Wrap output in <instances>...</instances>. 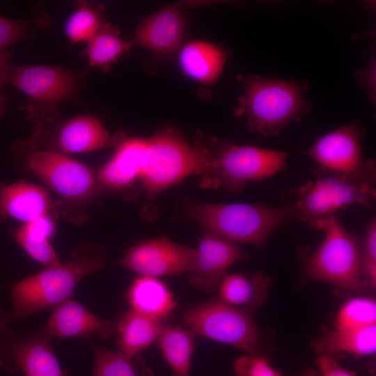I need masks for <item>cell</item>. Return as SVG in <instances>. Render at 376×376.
Returning a JSON list of instances; mask_svg holds the SVG:
<instances>
[{"instance_id": "obj_2", "label": "cell", "mask_w": 376, "mask_h": 376, "mask_svg": "<svg viewBox=\"0 0 376 376\" xmlns=\"http://www.w3.org/2000/svg\"><path fill=\"white\" fill-rule=\"evenodd\" d=\"M185 214L205 232L236 243L264 247L279 228L294 219L290 205L263 203H203L186 201Z\"/></svg>"}, {"instance_id": "obj_27", "label": "cell", "mask_w": 376, "mask_h": 376, "mask_svg": "<svg viewBox=\"0 0 376 376\" xmlns=\"http://www.w3.org/2000/svg\"><path fill=\"white\" fill-rule=\"evenodd\" d=\"M104 24L97 8L81 2L67 19L65 33L74 44L88 42Z\"/></svg>"}, {"instance_id": "obj_1", "label": "cell", "mask_w": 376, "mask_h": 376, "mask_svg": "<svg viewBox=\"0 0 376 376\" xmlns=\"http://www.w3.org/2000/svg\"><path fill=\"white\" fill-rule=\"evenodd\" d=\"M114 146L113 156L97 173V181L111 189L139 181L148 203L189 176L205 178L212 169L209 147L189 142L173 128L147 137L119 136Z\"/></svg>"}, {"instance_id": "obj_25", "label": "cell", "mask_w": 376, "mask_h": 376, "mask_svg": "<svg viewBox=\"0 0 376 376\" xmlns=\"http://www.w3.org/2000/svg\"><path fill=\"white\" fill-rule=\"evenodd\" d=\"M194 332L180 327L163 326L157 345L175 376H189Z\"/></svg>"}, {"instance_id": "obj_35", "label": "cell", "mask_w": 376, "mask_h": 376, "mask_svg": "<svg viewBox=\"0 0 376 376\" xmlns=\"http://www.w3.org/2000/svg\"><path fill=\"white\" fill-rule=\"evenodd\" d=\"M13 68L10 63V54L8 52L0 54V118L6 113L7 100L2 88L8 79Z\"/></svg>"}, {"instance_id": "obj_20", "label": "cell", "mask_w": 376, "mask_h": 376, "mask_svg": "<svg viewBox=\"0 0 376 376\" xmlns=\"http://www.w3.org/2000/svg\"><path fill=\"white\" fill-rule=\"evenodd\" d=\"M45 334L22 340L12 350L11 357L24 376H65Z\"/></svg>"}, {"instance_id": "obj_10", "label": "cell", "mask_w": 376, "mask_h": 376, "mask_svg": "<svg viewBox=\"0 0 376 376\" xmlns=\"http://www.w3.org/2000/svg\"><path fill=\"white\" fill-rule=\"evenodd\" d=\"M364 131L357 122L319 138L306 152L324 171L375 182L373 159L365 161L361 150Z\"/></svg>"}, {"instance_id": "obj_33", "label": "cell", "mask_w": 376, "mask_h": 376, "mask_svg": "<svg viewBox=\"0 0 376 376\" xmlns=\"http://www.w3.org/2000/svg\"><path fill=\"white\" fill-rule=\"evenodd\" d=\"M318 372L307 370L302 376H357L354 372L342 367L332 357L319 355L315 361Z\"/></svg>"}, {"instance_id": "obj_3", "label": "cell", "mask_w": 376, "mask_h": 376, "mask_svg": "<svg viewBox=\"0 0 376 376\" xmlns=\"http://www.w3.org/2000/svg\"><path fill=\"white\" fill-rule=\"evenodd\" d=\"M106 262L104 250L97 244H77L66 263L45 269L12 287V318L24 319L68 300L81 279L103 268Z\"/></svg>"}, {"instance_id": "obj_21", "label": "cell", "mask_w": 376, "mask_h": 376, "mask_svg": "<svg viewBox=\"0 0 376 376\" xmlns=\"http://www.w3.org/2000/svg\"><path fill=\"white\" fill-rule=\"evenodd\" d=\"M127 297L132 310L158 320L166 318L176 306L169 288L155 277L141 276L136 279Z\"/></svg>"}, {"instance_id": "obj_9", "label": "cell", "mask_w": 376, "mask_h": 376, "mask_svg": "<svg viewBox=\"0 0 376 376\" xmlns=\"http://www.w3.org/2000/svg\"><path fill=\"white\" fill-rule=\"evenodd\" d=\"M182 320L194 333L248 354H257L260 349L258 329L250 313L221 299L191 306L184 313Z\"/></svg>"}, {"instance_id": "obj_11", "label": "cell", "mask_w": 376, "mask_h": 376, "mask_svg": "<svg viewBox=\"0 0 376 376\" xmlns=\"http://www.w3.org/2000/svg\"><path fill=\"white\" fill-rule=\"evenodd\" d=\"M197 250L166 237H158L132 246L117 265L141 276H180L195 266Z\"/></svg>"}, {"instance_id": "obj_15", "label": "cell", "mask_w": 376, "mask_h": 376, "mask_svg": "<svg viewBox=\"0 0 376 376\" xmlns=\"http://www.w3.org/2000/svg\"><path fill=\"white\" fill-rule=\"evenodd\" d=\"M120 318H100L80 304L68 299L56 306L46 324L44 334L49 338L88 336L98 335L102 339L117 331Z\"/></svg>"}, {"instance_id": "obj_29", "label": "cell", "mask_w": 376, "mask_h": 376, "mask_svg": "<svg viewBox=\"0 0 376 376\" xmlns=\"http://www.w3.org/2000/svg\"><path fill=\"white\" fill-rule=\"evenodd\" d=\"M93 350V376H139L132 359L96 345Z\"/></svg>"}, {"instance_id": "obj_4", "label": "cell", "mask_w": 376, "mask_h": 376, "mask_svg": "<svg viewBox=\"0 0 376 376\" xmlns=\"http://www.w3.org/2000/svg\"><path fill=\"white\" fill-rule=\"evenodd\" d=\"M243 93L234 110L244 116L251 132L278 136L290 123L300 120L312 108L305 97L306 85L295 80L238 75Z\"/></svg>"}, {"instance_id": "obj_17", "label": "cell", "mask_w": 376, "mask_h": 376, "mask_svg": "<svg viewBox=\"0 0 376 376\" xmlns=\"http://www.w3.org/2000/svg\"><path fill=\"white\" fill-rule=\"evenodd\" d=\"M112 136L103 123L89 115L77 116L60 129L56 143L63 153H82L114 146Z\"/></svg>"}, {"instance_id": "obj_18", "label": "cell", "mask_w": 376, "mask_h": 376, "mask_svg": "<svg viewBox=\"0 0 376 376\" xmlns=\"http://www.w3.org/2000/svg\"><path fill=\"white\" fill-rule=\"evenodd\" d=\"M227 60L221 47L205 40H194L179 51V63L189 78L204 85H212L221 76Z\"/></svg>"}, {"instance_id": "obj_34", "label": "cell", "mask_w": 376, "mask_h": 376, "mask_svg": "<svg viewBox=\"0 0 376 376\" xmlns=\"http://www.w3.org/2000/svg\"><path fill=\"white\" fill-rule=\"evenodd\" d=\"M373 52L369 65L357 71L356 74V79L368 91L370 99L373 104H375V54Z\"/></svg>"}, {"instance_id": "obj_26", "label": "cell", "mask_w": 376, "mask_h": 376, "mask_svg": "<svg viewBox=\"0 0 376 376\" xmlns=\"http://www.w3.org/2000/svg\"><path fill=\"white\" fill-rule=\"evenodd\" d=\"M134 44L133 40L123 39L116 26L105 23L87 42L84 53L90 65L107 69L128 52Z\"/></svg>"}, {"instance_id": "obj_19", "label": "cell", "mask_w": 376, "mask_h": 376, "mask_svg": "<svg viewBox=\"0 0 376 376\" xmlns=\"http://www.w3.org/2000/svg\"><path fill=\"white\" fill-rule=\"evenodd\" d=\"M318 355L347 353L356 357L373 355L376 351V324L350 329H335L312 342Z\"/></svg>"}, {"instance_id": "obj_12", "label": "cell", "mask_w": 376, "mask_h": 376, "mask_svg": "<svg viewBox=\"0 0 376 376\" xmlns=\"http://www.w3.org/2000/svg\"><path fill=\"white\" fill-rule=\"evenodd\" d=\"M81 76L60 65H20L11 69L8 83L43 106L52 107L73 97Z\"/></svg>"}, {"instance_id": "obj_7", "label": "cell", "mask_w": 376, "mask_h": 376, "mask_svg": "<svg viewBox=\"0 0 376 376\" xmlns=\"http://www.w3.org/2000/svg\"><path fill=\"white\" fill-rule=\"evenodd\" d=\"M317 229L324 231L322 242L304 265L306 279L331 283L341 289L359 291L365 288L361 247L333 215Z\"/></svg>"}, {"instance_id": "obj_5", "label": "cell", "mask_w": 376, "mask_h": 376, "mask_svg": "<svg viewBox=\"0 0 376 376\" xmlns=\"http://www.w3.org/2000/svg\"><path fill=\"white\" fill-rule=\"evenodd\" d=\"M375 183L320 169L314 179L295 190V199L288 205L294 219L317 229L321 221L337 210L354 204L372 206L376 198Z\"/></svg>"}, {"instance_id": "obj_16", "label": "cell", "mask_w": 376, "mask_h": 376, "mask_svg": "<svg viewBox=\"0 0 376 376\" xmlns=\"http://www.w3.org/2000/svg\"><path fill=\"white\" fill-rule=\"evenodd\" d=\"M50 198L42 187L25 181L0 182V216L28 224L47 216Z\"/></svg>"}, {"instance_id": "obj_14", "label": "cell", "mask_w": 376, "mask_h": 376, "mask_svg": "<svg viewBox=\"0 0 376 376\" xmlns=\"http://www.w3.org/2000/svg\"><path fill=\"white\" fill-rule=\"evenodd\" d=\"M196 250V263L187 273L188 279L192 285L207 292L219 288L228 267L249 258L236 243L207 232L200 239Z\"/></svg>"}, {"instance_id": "obj_30", "label": "cell", "mask_w": 376, "mask_h": 376, "mask_svg": "<svg viewBox=\"0 0 376 376\" xmlns=\"http://www.w3.org/2000/svg\"><path fill=\"white\" fill-rule=\"evenodd\" d=\"M363 274L365 285L373 288L376 285V220L368 223L361 248Z\"/></svg>"}, {"instance_id": "obj_24", "label": "cell", "mask_w": 376, "mask_h": 376, "mask_svg": "<svg viewBox=\"0 0 376 376\" xmlns=\"http://www.w3.org/2000/svg\"><path fill=\"white\" fill-rule=\"evenodd\" d=\"M53 232V222L46 216L24 224L14 230L13 236L27 254L49 269L62 265L49 241Z\"/></svg>"}, {"instance_id": "obj_32", "label": "cell", "mask_w": 376, "mask_h": 376, "mask_svg": "<svg viewBox=\"0 0 376 376\" xmlns=\"http://www.w3.org/2000/svg\"><path fill=\"white\" fill-rule=\"evenodd\" d=\"M234 376H282L269 360L257 354L239 357L233 364Z\"/></svg>"}, {"instance_id": "obj_22", "label": "cell", "mask_w": 376, "mask_h": 376, "mask_svg": "<svg viewBox=\"0 0 376 376\" xmlns=\"http://www.w3.org/2000/svg\"><path fill=\"white\" fill-rule=\"evenodd\" d=\"M272 284L271 279L262 272H253L251 276L227 274L219 288L220 299L233 306H243L250 313L264 303Z\"/></svg>"}, {"instance_id": "obj_8", "label": "cell", "mask_w": 376, "mask_h": 376, "mask_svg": "<svg viewBox=\"0 0 376 376\" xmlns=\"http://www.w3.org/2000/svg\"><path fill=\"white\" fill-rule=\"evenodd\" d=\"M14 153L25 169L70 201L84 203L97 193V180L88 166L63 154L30 148L24 143Z\"/></svg>"}, {"instance_id": "obj_23", "label": "cell", "mask_w": 376, "mask_h": 376, "mask_svg": "<svg viewBox=\"0 0 376 376\" xmlns=\"http://www.w3.org/2000/svg\"><path fill=\"white\" fill-rule=\"evenodd\" d=\"M163 326L162 320L131 309L118 324V352L130 359L134 358L157 339Z\"/></svg>"}, {"instance_id": "obj_28", "label": "cell", "mask_w": 376, "mask_h": 376, "mask_svg": "<svg viewBox=\"0 0 376 376\" xmlns=\"http://www.w3.org/2000/svg\"><path fill=\"white\" fill-rule=\"evenodd\" d=\"M376 324V304L368 297H354L347 301L334 320L335 329H357Z\"/></svg>"}, {"instance_id": "obj_6", "label": "cell", "mask_w": 376, "mask_h": 376, "mask_svg": "<svg viewBox=\"0 0 376 376\" xmlns=\"http://www.w3.org/2000/svg\"><path fill=\"white\" fill-rule=\"evenodd\" d=\"M213 158L210 173L202 179L205 188L242 191L249 181L263 180L284 171L288 152L214 139L208 146Z\"/></svg>"}, {"instance_id": "obj_31", "label": "cell", "mask_w": 376, "mask_h": 376, "mask_svg": "<svg viewBox=\"0 0 376 376\" xmlns=\"http://www.w3.org/2000/svg\"><path fill=\"white\" fill-rule=\"evenodd\" d=\"M35 26L32 20L13 19L0 15V54L26 38Z\"/></svg>"}, {"instance_id": "obj_13", "label": "cell", "mask_w": 376, "mask_h": 376, "mask_svg": "<svg viewBox=\"0 0 376 376\" xmlns=\"http://www.w3.org/2000/svg\"><path fill=\"white\" fill-rule=\"evenodd\" d=\"M187 31L185 7L166 6L143 19L137 25L133 42L154 54L170 56L179 52Z\"/></svg>"}]
</instances>
